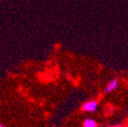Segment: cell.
<instances>
[{"instance_id": "obj_1", "label": "cell", "mask_w": 128, "mask_h": 127, "mask_svg": "<svg viewBox=\"0 0 128 127\" xmlns=\"http://www.w3.org/2000/svg\"><path fill=\"white\" fill-rule=\"evenodd\" d=\"M97 109H98V102L94 100L88 101L82 106V110L84 112H88V113H92Z\"/></svg>"}, {"instance_id": "obj_2", "label": "cell", "mask_w": 128, "mask_h": 127, "mask_svg": "<svg viewBox=\"0 0 128 127\" xmlns=\"http://www.w3.org/2000/svg\"><path fill=\"white\" fill-rule=\"evenodd\" d=\"M117 88H118V80H117L116 78H113V79H111V80L108 82V84H107V86L105 88L104 92H105L106 94H110V92H114Z\"/></svg>"}, {"instance_id": "obj_3", "label": "cell", "mask_w": 128, "mask_h": 127, "mask_svg": "<svg viewBox=\"0 0 128 127\" xmlns=\"http://www.w3.org/2000/svg\"><path fill=\"white\" fill-rule=\"evenodd\" d=\"M84 127H98V123L92 118H86L84 121Z\"/></svg>"}, {"instance_id": "obj_4", "label": "cell", "mask_w": 128, "mask_h": 127, "mask_svg": "<svg viewBox=\"0 0 128 127\" xmlns=\"http://www.w3.org/2000/svg\"><path fill=\"white\" fill-rule=\"evenodd\" d=\"M109 127H122L120 125H112V126H109Z\"/></svg>"}, {"instance_id": "obj_5", "label": "cell", "mask_w": 128, "mask_h": 127, "mask_svg": "<svg viewBox=\"0 0 128 127\" xmlns=\"http://www.w3.org/2000/svg\"><path fill=\"white\" fill-rule=\"evenodd\" d=\"M0 127H4V125H3V124H1V125H0Z\"/></svg>"}, {"instance_id": "obj_6", "label": "cell", "mask_w": 128, "mask_h": 127, "mask_svg": "<svg viewBox=\"0 0 128 127\" xmlns=\"http://www.w3.org/2000/svg\"><path fill=\"white\" fill-rule=\"evenodd\" d=\"M125 127H128V123H127V124H126V125H125Z\"/></svg>"}]
</instances>
